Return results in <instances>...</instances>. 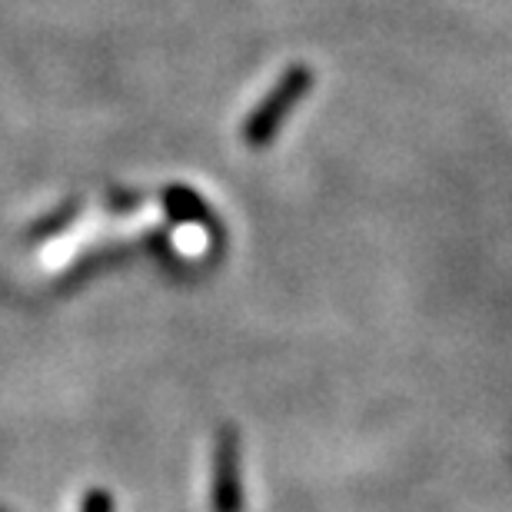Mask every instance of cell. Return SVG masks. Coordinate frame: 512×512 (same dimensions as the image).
Listing matches in <instances>:
<instances>
[{
	"mask_svg": "<svg viewBox=\"0 0 512 512\" xmlns=\"http://www.w3.org/2000/svg\"><path fill=\"white\" fill-rule=\"evenodd\" d=\"M217 463H213V509L217 512H240V453H237V436L227 429L217 439Z\"/></svg>",
	"mask_w": 512,
	"mask_h": 512,
	"instance_id": "cell-1",
	"label": "cell"
},
{
	"mask_svg": "<svg viewBox=\"0 0 512 512\" xmlns=\"http://www.w3.org/2000/svg\"><path fill=\"white\" fill-rule=\"evenodd\" d=\"M84 512H114V503H110L107 493H90L84 499Z\"/></svg>",
	"mask_w": 512,
	"mask_h": 512,
	"instance_id": "cell-2",
	"label": "cell"
}]
</instances>
